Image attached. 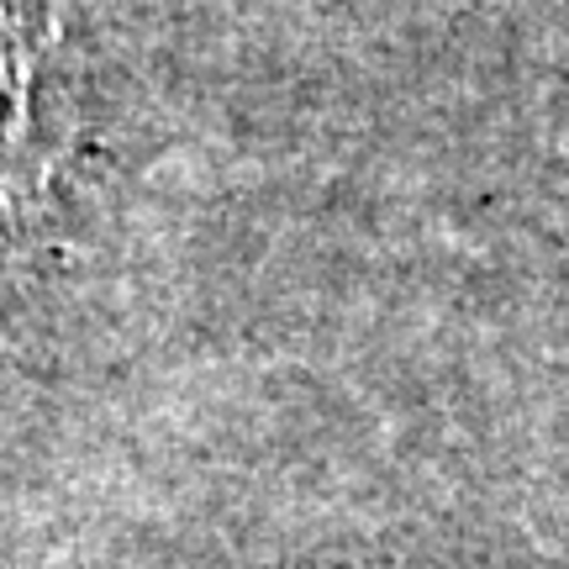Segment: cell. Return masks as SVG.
I'll use <instances>...</instances> for the list:
<instances>
[{"label":"cell","instance_id":"6da1fadb","mask_svg":"<svg viewBox=\"0 0 569 569\" xmlns=\"http://www.w3.org/2000/svg\"><path fill=\"white\" fill-rule=\"evenodd\" d=\"M80 132V53L69 0H0V238L48 211Z\"/></svg>","mask_w":569,"mask_h":569}]
</instances>
